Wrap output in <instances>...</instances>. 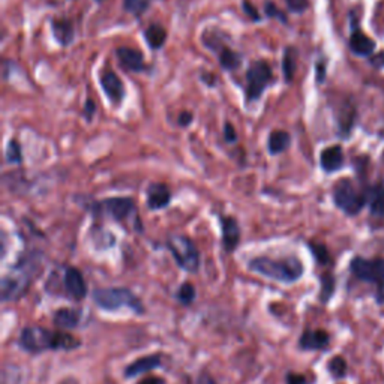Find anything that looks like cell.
<instances>
[{
    "mask_svg": "<svg viewBox=\"0 0 384 384\" xmlns=\"http://www.w3.org/2000/svg\"><path fill=\"white\" fill-rule=\"evenodd\" d=\"M243 9H245V13L254 20V22H258V20H260V15H258L257 9L254 8V5L249 3L248 0H243Z\"/></svg>",
    "mask_w": 384,
    "mask_h": 384,
    "instance_id": "35",
    "label": "cell"
},
{
    "mask_svg": "<svg viewBox=\"0 0 384 384\" xmlns=\"http://www.w3.org/2000/svg\"><path fill=\"white\" fill-rule=\"evenodd\" d=\"M171 200V192L167 185L164 183H153L148 190V204L150 209L159 211L164 209L165 206H169Z\"/></svg>",
    "mask_w": 384,
    "mask_h": 384,
    "instance_id": "14",
    "label": "cell"
},
{
    "mask_svg": "<svg viewBox=\"0 0 384 384\" xmlns=\"http://www.w3.org/2000/svg\"><path fill=\"white\" fill-rule=\"evenodd\" d=\"M334 200L339 209L350 216L357 215L363 209V206L367 204L365 195L359 194L355 188V185L347 179L341 180L336 185V188L334 191Z\"/></svg>",
    "mask_w": 384,
    "mask_h": 384,
    "instance_id": "6",
    "label": "cell"
},
{
    "mask_svg": "<svg viewBox=\"0 0 384 384\" xmlns=\"http://www.w3.org/2000/svg\"><path fill=\"white\" fill-rule=\"evenodd\" d=\"M97 2H102V0H97Z\"/></svg>",
    "mask_w": 384,
    "mask_h": 384,
    "instance_id": "43",
    "label": "cell"
},
{
    "mask_svg": "<svg viewBox=\"0 0 384 384\" xmlns=\"http://www.w3.org/2000/svg\"><path fill=\"white\" fill-rule=\"evenodd\" d=\"M285 3L293 13H304L308 8V0H285Z\"/></svg>",
    "mask_w": 384,
    "mask_h": 384,
    "instance_id": "32",
    "label": "cell"
},
{
    "mask_svg": "<svg viewBox=\"0 0 384 384\" xmlns=\"http://www.w3.org/2000/svg\"><path fill=\"white\" fill-rule=\"evenodd\" d=\"M321 167L325 171L332 173L336 171L342 167V162H344V155H342V149L339 146H332L323 150L320 157Z\"/></svg>",
    "mask_w": 384,
    "mask_h": 384,
    "instance_id": "17",
    "label": "cell"
},
{
    "mask_svg": "<svg viewBox=\"0 0 384 384\" xmlns=\"http://www.w3.org/2000/svg\"><path fill=\"white\" fill-rule=\"evenodd\" d=\"M192 122V114L188 111H183L179 116V123L182 127H188V125Z\"/></svg>",
    "mask_w": 384,
    "mask_h": 384,
    "instance_id": "39",
    "label": "cell"
},
{
    "mask_svg": "<svg viewBox=\"0 0 384 384\" xmlns=\"http://www.w3.org/2000/svg\"><path fill=\"white\" fill-rule=\"evenodd\" d=\"M221 227H222V243L227 253H233L236 246L241 241V228H239L234 218L232 216H222L221 218Z\"/></svg>",
    "mask_w": 384,
    "mask_h": 384,
    "instance_id": "13",
    "label": "cell"
},
{
    "mask_svg": "<svg viewBox=\"0 0 384 384\" xmlns=\"http://www.w3.org/2000/svg\"><path fill=\"white\" fill-rule=\"evenodd\" d=\"M161 363H162L161 355H150V356L140 357L134 363H131L127 369H125V376H127L128 378L141 376V374H144V372H149L155 368L161 367Z\"/></svg>",
    "mask_w": 384,
    "mask_h": 384,
    "instance_id": "15",
    "label": "cell"
},
{
    "mask_svg": "<svg viewBox=\"0 0 384 384\" xmlns=\"http://www.w3.org/2000/svg\"><path fill=\"white\" fill-rule=\"evenodd\" d=\"M269 152L272 155L283 153L290 146V134L285 131H273L269 137Z\"/></svg>",
    "mask_w": 384,
    "mask_h": 384,
    "instance_id": "22",
    "label": "cell"
},
{
    "mask_svg": "<svg viewBox=\"0 0 384 384\" xmlns=\"http://www.w3.org/2000/svg\"><path fill=\"white\" fill-rule=\"evenodd\" d=\"M35 262H22L11 269V272L2 279V300L3 302H17L22 299L32 284L36 271Z\"/></svg>",
    "mask_w": 384,
    "mask_h": 384,
    "instance_id": "4",
    "label": "cell"
},
{
    "mask_svg": "<svg viewBox=\"0 0 384 384\" xmlns=\"http://www.w3.org/2000/svg\"><path fill=\"white\" fill-rule=\"evenodd\" d=\"M95 111H97L95 104L92 102V99H89V101L86 102V107H85V118H86L87 120H92V116H93V114H95Z\"/></svg>",
    "mask_w": 384,
    "mask_h": 384,
    "instance_id": "38",
    "label": "cell"
},
{
    "mask_svg": "<svg viewBox=\"0 0 384 384\" xmlns=\"http://www.w3.org/2000/svg\"><path fill=\"white\" fill-rule=\"evenodd\" d=\"M53 35L57 39V43L62 45H69L74 39V27L68 20H55L53 24Z\"/></svg>",
    "mask_w": 384,
    "mask_h": 384,
    "instance_id": "21",
    "label": "cell"
},
{
    "mask_svg": "<svg viewBox=\"0 0 384 384\" xmlns=\"http://www.w3.org/2000/svg\"><path fill=\"white\" fill-rule=\"evenodd\" d=\"M167 246L173 254L174 260L183 269V271L195 273L200 267V254L190 237L173 234L169 237Z\"/></svg>",
    "mask_w": 384,
    "mask_h": 384,
    "instance_id": "5",
    "label": "cell"
},
{
    "mask_svg": "<svg viewBox=\"0 0 384 384\" xmlns=\"http://www.w3.org/2000/svg\"><path fill=\"white\" fill-rule=\"evenodd\" d=\"M266 11H267V15H271V17H278L279 20H281V22H287L285 20V15L279 11V9H276V6L272 3V2H267V6H266Z\"/></svg>",
    "mask_w": 384,
    "mask_h": 384,
    "instance_id": "34",
    "label": "cell"
},
{
    "mask_svg": "<svg viewBox=\"0 0 384 384\" xmlns=\"http://www.w3.org/2000/svg\"><path fill=\"white\" fill-rule=\"evenodd\" d=\"M101 86L111 102L119 104L125 97V87L120 78L113 71L107 69L101 76Z\"/></svg>",
    "mask_w": 384,
    "mask_h": 384,
    "instance_id": "12",
    "label": "cell"
},
{
    "mask_svg": "<svg viewBox=\"0 0 384 384\" xmlns=\"http://www.w3.org/2000/svg\"><path fill=\"white\" fill-rule=\"evenodd\" d=\"M249 271L284 284H293L304 275V264L296 257L275 260L271 257H257L249 262Z\"/></svg>",
    "mask_w": 384,
    "mask_h": 384,
    "instance_id": "2",
    "label": "cell"
},
{
    "mask_svg": "<svg viewBox=\"0 0 384 384\" xmlns=\"http://www.w3.org/2000/svg\"><path fill=\"white\" fill-rule=\"evenodd\" d=\"M376 300H377L378 305H384V283L378 284L377 293H376Z\"/></svg>",
    "mask_w": 384,
    "mask_h": 384,
    "instance_id": "40",
    "label": "cell"
},
{
    "mask_svg": "<svg viewBox=\"0 0 384 384\" xmlns=\"http://www.w3.org/2000/svg\"><path fill=\"white\" fill-rule=\"evenodd\" d=\"M192 384H216V381L212 378L209 372H201L200 376L194 380Z\"/></svg>",
    "mask_w": 384,
    "mask_h": 384,
    "instance_id": "36",
    "label": "cell"
},
{
    "mask_svg": "<svg viewBox=\"0 0 384 384\" xmlns=\"http://www.w3.org/2000/svg\"><path fill=\"white\" fill-rule=\"evenodd\" d=\"M53 321H55V325L60 329H74L80 325L81 313L78 309L60 308L55 313Z\"/></svg>",
    "mask_w": 384,
    "mask_h": 384,
    "instance_id": "18",
    "label": "cell"
},
{
    "mask_svg": "<svg viewBox=\"0 0 384 384\" xmlns=\"http://www.w3.org/2000/svg\"><path fill=\"white\" fill-rule=\"evenodd\" d=\"M327 369L330 372V376L334 378H336V380L344 378L347 376V362H346L344 357L335 356L334 359L329 362Z\"/></svg>",
    "mask_w": 384,
    "mask_h": 384,
    "instance_id": "26",
    "label": "cell"
},
{
    "mask_svg": "<svg viewBox=\"0 0 384 384\" xmlns=\"http://www.w3.org/2000/svg\"><path fill=\"white\" fill-rule=\"evenodd\" d=\"M325 66H323V64H320V65H317V80L321 83V81H323L325 80Z\"/></svg>",
    "mask_w": 384,
    "mask_h": 384,
    "instance_id": "42",
    "label": "cell"
},
{
    "mask_svg": "<svg viewBox=\"0 0 384 384\" xmlns=\"http://www.w3.org/2000/svg\"><path fill=\"white\" fill-rule=\"evenodd\" d=\"M285 380H287V384H311V381L305 376H300V374H294V372H288Z\"/></svg>",
    "mask_w": 384,
    "mask_h": 384,
    "instance_id": "33",
    "label": "cell"
},
{
    "mask_svg": "<svg viewBox=\"0 0 384 384\" xmlns=\"http://www.w3.org/2000/svg\"><path fill=\"white\" fill-rule=\"evenodd\" d=\"M350 48L353 53L357 56H371L374 53V50H376V44H374V41L371 38L356 30V32L351 34Z\"/></svg>",
    "mask_w": 384,
    "mask_h": 384,
    "instance_id": "19",
    "label": "cell"
},
{
    "mask_svg": "<svg viewBox=\"0 0 384 384\" xmlns=\"http://www.w3.org/2000/svg\"><path fill=\"white\" fill-rule=\"evenodd\" d=\"M365 200L369 204L371 213L374 216L384 218V188L383 186H374L367 194Z\"/></svg>",
    "mask_w": 384,
    "mask_h": 384,
    "instance_id": "20",
    "label": "cell"
},
{
    "mask_svg": "<svg viewBox=\"0 0 384 384\" xmlns=\"http://www.w3.org/2000/svg\"><path fill=\"white\" fill-rule=\"evenodd\" d=\"M224 134H225V140H227V141H230V143L236 141V138H237V136H236V131H234V128L232 127L230 123H227V125H225V128H224Z\"/></svg>",
    "mask_w": 384,
    "mask_h": 384,
    "instance_id": "37",
    "label": "cell"
},
{
    "mask_svg": "<svg viewBox=\"0 0 384 384\" xmlns=\"http://www.w3.org/2000/svg\"><path fill=\"white\" fill-rule=\"evenodd\" d=\"M321 281V293H320V300L323 304H327L330 297L335 293V279L332 275H323L320 278Z\"/></svg>",
    "mask_w": 384,
    "mask_h": 384,
    "instance_id": "27",
    "label": "cell"
},
{
    "mask_svg": "<svg viewBox=\"0 0 384 384\" xmlns=\"http://www.w3.org/2000/svg\"><path fill=\"white\" fill-rule=\"evenodd\" d=\"M283 71L287 83H292L296 71V50L294 48H285V55L283 60Z\"/></svg>",
    "mask_w": 384,
    "mask_h": 384,
    "instance_id": "24",
    "label": "cell"
},
{
    "mask_svg": "<svg viewBox=\"0 0 384 384\" xmlns=\"http://www.w3.org/2000/svg\"><path fill=\"white\" fill-rule=\"evenodd\" d=\"M220 62L224 69H236L239 65H241L242 57L237 53H234L230 48H222L220 53Z\"/></svg>",
    "mask_w": 384,
    "mask_h": 384,
    "instance_id": "25",
    "label": "cell"
},
{
    "mask_svg": "<svg viewBox=\"0 0 384 384\" xmlns=\"http://www.w3.org/2000/svg\"><path fill=\"white\" fill-rule=\"evenodd\" d=\"M18 344L24 351L39 355L44 351H72L81 346V341L66 332H55L41 326H27L20 332Z\"/></svg>",
    "mask_w": 384,
    "mask_h": 384,
    "instance_id": "1",
    "label": "cell"
},
{
    "mask_svg": "<svg viewBox=\"0 0 384 384\" xmlns=\"http://www.w3.org/2000/svg\"><path fill=\"white\" fill-rule=\"evenodd\" d=\"M311 248V251H313L314 257H315V260L321 264H326L329 263V253H327V249L325 245H318V243H311L309 245Z\"/></svg>",
    "mask_w": 384,
    "mask_h": 384,
    "instance_id": "31",
    "label": "cell"
},
{
    "mask_svg": "<svg viewBox=\"0 0 384 384\" xmlns=\"http://www.w3.org/2000/svg\"><path fill=\"white\" fill-rule=\"evenodd\" d=\"M64 285L69 297L83 300L87 294V284L81 272L76 267H66L64 273Z\"/></svg>",
    "mask_w": 384,
    "mask_h": 384,
    "instance_id": "9",
    "label": "cell"
},
{
    "mask_svg": "<svg viewBox=\"0 0 384 384\" xmlns=\"http://www.w3.org/2000/svg\"><path fill=\"white\" fill-rule=\"evenodd\" d=\"M330 342V336L326 330L315 329V330H305L300 336L299 346L302 350L314 351V350H325Z\"/></svg>",
    "mask_w": 384,
    "mask_h": 384,
    "instance_id": "11",
    "label": "cell"
},
{
    "mask_svg": "<svg viewBox=\"0 0 384 384\" xmlns=\"http://www.w3.org/2000/svg\"><path fill=\"white\" fill-rule=\"evenodd\" d=\"M150 2L152 0H125V9L136 17H140L143 13L148 11Z\"/></svg>",
    "mask_w": 384,
    "mask_h": 384,
    "instance_id": "28",
    "label": "cell"
},
{
    "mask_svg": "<svg viewBox=\"0 0 384 384\" xmlns=\"http://www.w3.org/2000/svg\"><path fill=\"white\" fill-rule=\"evenodd\" d=\"M144 36H146L148 44L152 48H159L164 45L165 39H167V32H165V29L159 24H150L146 32H144Z\"/></svg>",
    "mask_w": 384,
    "mask_h": 384,
    "instance_id": "23",
    "label": "cell"
},
{
    "mask_svg": "<svg viewBox=\"0 0 384 384\" xmlns=\"http://www.w3.org/2000/svg\"><path fill=\"white\" fill-rule=\"evenodd\" d=\"M118 57L120 60V64L132 72H140L144 69L143 56L137 50L129 47H120L118 48Z\"/></svg>",
    "mask_w": 384,
    "mask_h": 384,
    "instance_id": "16",
    "label": "cell"
},
{
    "mask_svg": "<svg viewBox=\"0 0 384 384\" xmlns=\"http://www.w3.org/2000/svg\"><path fill=\"white\" fill-rule=\"evenodd\" d=\"M138 384H165V380L159 377H149V378L141 380Z\"/></svg>",
    "mask_w": 384,
    "mask_h": 384,
    "instance_id": "41",
    "label": "cell"
},
{
    "mask_svg": "<svg viewBox=\"0 0 384 384\" xmlns=\"http://www.w3.org/2000/svg\"><path fill=\"white\" fill-rule=\"evenodd\" d=\"M272 81V69L269 66L267 62L258 60L255 64L249 66L246 72V95L248 99H258L262 95L264 89L267 87L269 83Z\"/></svg>",
    "mask_w": 384,
    "mask_h": 384,
    "instance_id": "7",
    "label": "cell"
},
{
    "mask_svg": "<svg viewBox=\"0 0 384 384\" xmlns=\"http://www.w3.org/2000/svg\"><path fill=\"white\" fill-rule=\"evenodd\" d=\"M195 296H197L195 287L192 284L185 283V284L180 285L179 292H178V300H179V302L182 305H185V306L191 305L194 302V300H195Z\"/></svg>",
    "mask_w": 384,
    "mask_h": 384,
    "instance_id": "29",
    "label": "cell"
},
{
    "mask_svg": "<svg viewBox=\"0 0 384 384\" xmlns=\"http://www.w3.org/2000/svg\"><path fill=\"white\" fill-rule=\"evenodd\" d=\"M351 272L360 281L365 283H384V258H374V260H368V258L356 257L353 258L350 263Z\"/></svg>",
    "mask_w": 384,
    "mask_h": 384,
    "instance_id": "8",
    "label": "cell"
},
{
    "mask_svg": "<svg viewBox=\"0 0 384 384\" xmlns=\"http://www.w3.org/2000/svg\"><path fill=\"white\" fill-rule=\"evenodd\" d=\"M104 207H106L107 213L119 222L128 220L134 213H136V204L128 197H114V199H108L102 203Z\"/></svg>",
    "mask_w": 384,
    "mask_h": 384,
    "instance_id": "10",
    "label": "cell"
},
{
    "mask_svg": "<svg viewBox=\"0 0 384 384\" xmlns=\"http://www.w3.org/2000/svg\"><path fill=\"white\" fill-rule=\"evenodd\" d=\"M93 302L95 305L104 311H118L128 308L132 313L138 315L144 314V306L141 300L134 294L128 288H120V287H113V288H98L93 292Z\"/></svg>",
    "mask_w": 384,
    "mask_h": 384,
    "instance_id": "3",
    "label": "cell"
},
{
    "mask_svg": "<svg viewBox=\"0 0 384 384\" xmlns=\"http://www.w3.org/2000/svg\"><path fill=\"white\" fill-rule=\"evenodd\" d=\"M22 159H23V155H22V148H20L18 141L15 140L9 141L6 148V161L11 164H20Z\"/></svg>",
    "mask_w": 384,
    "mask_h": 384,
    "instance_id": "30",
    "label": "cell"
}]
</instances>
